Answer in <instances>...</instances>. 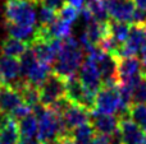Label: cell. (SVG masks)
Here are the masks:
<instances>
[{"label": "cell", "mask_w": 146, "mask_h": 144, "mask_svg": "<svg viewBox=\"0 0 146 144\" xmlns=\"http://www.w3.org/2000/svg\"><path fill=\"white\" fill-rule=\"evenodd\" d=\"M83 63V48L74 37L68 36L63 38V47L56 55L51 70L59 77L71 79L76 77V73L80 70Z\"/></svg>", "instance_id": "6da1fadb"}, {"label": "cell", "mask_w": 146, "mask_h": 144, "mask_svg": "<svg viewBox=\"0 0 146 144\" xmlns=\"http://www.w3.org/2000/svg\"><path fill=\"white\" fill-rule=\"evenodd\" d=\"M36 3L33 0H7L4 4L5 20L15 24H36Z\"/></svg>", "instance_id": "7a4b0ae2"}, {"label": "cell", "mask_w": 146, "mask_h": 144, "mask_svg": "<svg viewBox=\"0 0 146 144\" xmlns=\"http://www.w3.org/2000/svg\"><path fill=\"white\" fill-rule=\"evenodd\" d=\"M146 46V20L145 22H132L129 28V35L124 45L119 50L114 59L136 56Z\"/></svg>", "instance_id": "3957f363"}, {"label": "cell", "mask_w": 146, "mask_h": 144, "mask_svg": "<svg viewBox=\"0 0 146 144\" xmlns=\"http://www.w3.org/2000/svg\"><path fill=\"white\" fill-rule=\"evenodd\" d=\"M66 79L59 77L53 70L48 75L41 87L38 88L40 91V103L45 107H50L63 98L66 94Z\"/></svg>", "instance_id": "277c9868"}, {"label": "cell", "mask_w": 146, "mask_h": 144, "mask_svg": "<svg viewBox=\"0 0 146 144\" xmlns=\"http://www.w3.org/2000/svg\"><path fill=\"white\" fill-rule=\"evenodd\" d=\"M119 110V92L118 86L108 87L101 86L100 89L96 92L95 98V110L94 111L101 114L114 115Z\"/></svg>", "instance_id": "5b68a950"}, {"label": "cell", "mask_w": 146, "mask_h": 144, "mask_svg": "<svg viewBox=\"0 0 146 144\" xmlns=\"http://www.w3.org/2000/svg\"><path fill=\"white\" fill-rule=\"evenodd\" d=\"M78 79L81 83L87 89L92 92H98L101 87V74L98 68V64L94 59L86 58V60L82 63L80 70H78Z\"/></svg>", "instance_id": "8992f818"}, {"label": "cell", "mask_w": 146, "mask_h": 144, "mask_svg": "<svg viewBox=\"0 0 146 144\" xmlns=\"http://www.w3.org/2000/svg\"><path fill=\"white\" fill-rule=\"evenodd\" d=\"M105 5L110 19L132 23L137 9L133 0H105Z\"/></svg>", "instance_id": "52a82bcc"}, {"label": "cell", "mask_w": 146, "mask_h": 144, "mask_svg": "<svg viewBox=\"0 0 146 144\" xmlns=\"http://www.w3.org/2000/svg\"><path fill=\"white\" fill-rule=\"evenodd\" d=\"M118 130L122 144H141L146 137V133L129 116L118 117Z\"/></svg>", "instance_id": "ba28073f"}, {"label": "cell", "mask_w": 146, "mask_h": 144, "mask_svg": "<svg viewBox=\"0 0 146 144\" xmlns=\"http://www.w3.org/2000/svg\"><path fill=\"white\" fill-rule=\"evenodd\" d=\"M117 63V79L118 83L131 81L135 77L141 74V60L137 56H127V58L115 59Z\"/></svg>", "instance_id": "9c48e42d"}, {"label": "cell", "mask_w": 146, "mask_h": 144, "mask_svg": "<svg viewBox=\"0 0 146 144\" xmlns=\"http://www.w3.org/2000/svg\"><path fill=\"white\" fill-rule=\"evenodd\" d=\"M62 117H63V121H64V124H66L67 130L71 132V130L80 126V125L90 122L91 112L82 106L69 103L68 106L66 107V110L62 112Z\"/></svg>", "instance_id": "30bf717a"}, {"label": "cell", "mask_w": 146, "mask_h": 144, "mask_svg": "<svg viewBox=\"0 0 146 144\" xmlns=\"http://www.w3.org/2000/svg\"><path fill=\"white\" fill-rule=\"evenodd\" d=\"M21 77L19 59L0 55V83L13 84Z\"/></svg>", "instance_id": "8fae6325"}, {"label": "cell", "mask_w": 146, "mask_h": 144, "mask_svg": "<svg viewBox=\"0 0 146 144\" xmlns=\"http://www.w3.org/2000/svg\"><path fill=\"white\" fill-rule=\"evenodd\" d=\"M90 121L92 124L94 129H95L96 134L110 137L118 129V116H115V115H108L98 111H92Z\"/></svg>", "instance_id": "7c38bea8"}, {"label": "cell", "mask_w": 146, "mask_h": 144, "mask_svg": "<svg viewBox=\"0 0 146 144\" xmlns=\"http://www.w3.org/2000/svg\"><path fill=\"white\" fill-rule=\"evenodd\" d=\"M21 103H23V98L19 91L10 84L0 83V112L10 114Z\"/></svg>", "instance_id": "4fadbf2b"}, {"label": "cell", "mask_w": 146, "mask_h": 144, "mask_svg": "<svg viewBox=\"0 0 146 144\" xmlns=\"http://www.w3.org/2000/svg\"><path fill=\"white\" fill-rule=\"evenodd\" d=\"M50 73H51V66L48 65V64L40 63V61L37 60L28 69L27 73L23 75V79H25L27 83L40 88L41 84L45 82V79L48 78V75Z\"/></svg>", "instance_id": "5bb4252c"}, {"label": "cell", "mask_w": 146, "mask_h": 144, "mask_svg": "<svg viewBox=\"0 0 146 144\" xmlns=\"http://www.w3.org/2000/svg\"><path fill=\"white\" fill-rule=\"evenodd\" d=\"M8 35L17 40L25 41L27 43H32L36 38V28L35 26H25V24H15V23L7 22L5 24Z\"/></svg>", "instance_id": "9a60e30c"}, {"label": "cell", "mask_w": 146, "mask_h": 144, "mask_svg": "<svg viewBox=\"0 0 146 144\" xmlns=\"http://www.w3.org/2000/svg\"><path fill=\"white\" fill-rule=\"evenodd\" d=\"M30 43L25 42V41L17 40L14 37H8L0 45V51H1V55L5 56H10V58H17L19 59L26 51L30 48Z\"/></svg>", "instance_id": "2e32d148"}, {"label": "cell", "mask_w": 146, "mask_h": 144, "mask_svg": "<svg viewBox=\"0 0 146 144\" xmlns=\"http://www.w3.org/2000/svg\"><path fill=\"white\" fill-rule=\"evenodd\" d=\"M18 128H19L21 138L22 139H33L35 137H37L38 132V119L36 117V115L31 114L28 116L23 117L18 121Z\"/></svg>", "instance_id": "e0dca14e"}, {"label": "cell", "mask_w": 146, "mask_h": 144, "mask_svg": "<svg viewBox=\"0 0 146 144\" xmlns=\"http://www.w3.org/2000/svg\"><path fill=\"white\" fill-rule=\"evenodd\" d=\"M95 134V129H94L91 121L80 125L69 132V135H71L74 144H90L92 142Z\"/></svg>", "instance_id": "ac0fdd59"}, {"label": "cell", "mask_w": 146, "mask_h": 144, "mask_svg": "<svg viewBox=\"0 0 146 144\" xmlns=\"http://www.w3.org/2000/svg\"><path fill=\"white\" fill-rule=\"evenodd\" d=\"M129 28H131V23L109 19V29H110V36L119 43V45H122V46L124 45V42H126L127 38H128Z\"/></svg>", "instance_id": "d6986e66"}, {"label": "cell", "mask_w": 146, "mask_h": 144, "mask_svg": "<svg viewBox=\"0 0 146 144\" xmlns=\"http://www.w3.org/2000/svg\"><path fill=\"white\" fill-rule=\"evenodd\" d=\"M85 8L92 14V17L99 22H105L109 19V14L106 10L105 0H86Z\"/></svg>", "instance_id": "ffe728a7"}, {"label": "cell", "mask_w": 146, "mask_h": 144, "mask_svg": "<svg viewBox=\"0 0 146 144\" xmlns=\"http://www.w3.org/2000/svg\"><path fill=\"white\" fill-rule=\"evenodd\" d=\"M128 116L146 133V103H132L128 109Z\"/></svg>", "instance_id": "44dd1931"}, {"label": "cell", "mask_w": 146, "mask_h": 144, "mask_svg": "<svg viewBox=\"0 0 146 144\" xmlns=\"http://www.w3.org/2000/svg\"><path fill=\"white\" fill-rule=\"evenodd\" d=\"M49 28H50L51 36L54 38H62L63 40V38L68 37V36H72V24L60 19L59 17L53 24L49 26Z\"/></svg>", "instance_id": "7402d4cb"}, {"label": "cell", "mask_w": 146, "mask_h": 144, "mask_svg": "<svg viewBox=\"0 0 146 144\" xmlns=\"http://www.w3.org/2000/svg\"><path fill=\"white\" fill-rule=\"evenodd\" d=\"M56 19H58V12L41 5L40 10H38V22H40V26H48L49 27Z\"/></svg>", "instance_id": "603a6c76"}, {"label": "cell", "mask_w": 146, "mask_h": 144, "mask_svg": "<svg viewBox=\"0 0 146 144\" xmlns=\"http://www.w3.org/2000/svg\"><path fill=\"white\" fill-rule=\"evenodd\" d=\"M78 15H80L78 9H76L74 7H72L71 4H68V3L58 12V17L60 18V19L66 20V22L71 23V24H73V23L78 19Z\"/></svg>", "instance_id": "cb8c5ba5"}, {"label": "cell", "mask_w": 146, "mask_h": 144, "mask_svg": "<svg viewBox=\"0 0 146 144\" xmlns=\"http://www.w3.org/2000/svg\"><path fill=\"white\" fill-rule=\"evenodd\" d=\"M132 103H146V77L144 74H142L141 81L137 83V86L133 89Z\"/></svg>", "instance_id": "d4e9b609"}, {"label": "cell", "mask_w": 146, "mask_h": 144, "mask_svg": "<svg viewBox=\"0 0 146 144\" xmlns=\"http://www.w3.org/2000/svg\"><path fill=\"white\" fill-rule=\"evenodd\" d=\"M32 112H33V107L23 102V103H21L18 107H15V109L13 110V111L10 112L9 115H10V116H12L14 120L19 121L21 119H23V117H26V116H28V115H31Z\"/></svg>", "instance_id": "484cf974"}, {"label": "cell", "mask_w": 146, "mask_h": 144, "mask_svg": "<svg viewBox=\"0 0 146 144\" xmlns=\"http://www.w3.org/2000/svg\"><path fill=\"white\" fill-rule=\"evenodd\" d=\"M37 4H41L42 7L50 8L55 12H59L67 4V0H37Z\"/></svg>", "instance_id": "4316f807"}, {"label": "cell", "mask_w": 146, "mask_h": 144, "mask_svg": "<svg viewBox=\"0 0 146 144\" xmlns=\"http://www.w3.org/2000/svg\"><path fill=\"white\" fill-rule=\"evenodd\" d=\"M90 144H110V137H109V135L95 134L92 142H91Z\"/></svg>", "instance_id": "83f0119b"}, {"label": "cell", "mask_w": 146, "mask_h": 144, "mask_svg": "<svg viewBox=\"0 0 146 144\" xmlns=\"http://www.w3.org/2000/svg\"><path fill=\"white\" fill-rule=\"evenodd\" d=\"M85 1L86 0H67L68 4H71L72 7H74L78 10H82L85 8Z\"/></svg>", "instance_id": "f1b7e54d"}, {"label": "cell", "mask_w": 146, "mask_h": 144, "mask_svg": "<svg viewBox=\"0 0 146 144\" xmlns=\"http://www.w3.org/2000/svg\"><path fill=\"white\" fill-rule=\"evenodd\" d=\"M140 54H141V66H142L141 71H142V74L146 77V46Z\"/></svg>", "instance_id": "f546056e"}, {"label": "cell", "mask_w": 146, "mask_h": 144, "mask_svg": "<svg viewBox=\"0 0 146 144\" xmlns=\"http://www.w3.org/2000/svg\"><path fill=\"white\" fill-rule=\"evenodd\" d=\"M133 3L139 10L146 12V0H133Z\"/></svg>", "instance_id": "4dcf8cb0"}, {"label": "cell", "mask_w": 146, "mask_h": 144, "mask_svg": "<svg viewBox=\"0 0 146 144\" xmlns=\"http://www.w3.org/2000/svg\"><path fill=\"white\" fill-rule=\"evenodd\" d=\"M27 144H45V143L40 142V140H33V139L28 140V139H27Z\"/></svg>", "instance_id": "1f68e13d"}, {"label": "cell", "mask_w": 146, "mask_h": 144, "mask_svg": "<svg viewBox=\"0 0 146 144\" xmlns=\"http://www.w3.org/2000/svg\"><path fill=\"white\" fill-rule=\"evenodd\" d=\"M141 144H146V137H145V139H144V142H142Z\"/></svg>", "instance_id": "d6a6232c"}, {"label": "cell", "mask_w": 146, "mask_h": 144, "mask_svg": "<svg viewBox=\"0 0 146 144\" xmlns=\"http://www.w3.org/2000/svg\"><path fill=\"white\" fill-rule=\"evenodd\" d=\"M33 1H35V3H36V4H37V0H33Z\"/></svg>", "instance_id": "836d02e7"}, {"label": "cell", "mask_w": 146, "mask_h": 144, "mask_svg": "<svg viewBox=\"0 0 146 144\" xmlns=\"http://www.w3.org/2000/svg\"><path fill=\"white\" fill-rule=\"evenodd\" d=\"M0 144H3V143H1V140H0Z\"/></svg>", "instance_id": "e575fe53"}]
</instances>
